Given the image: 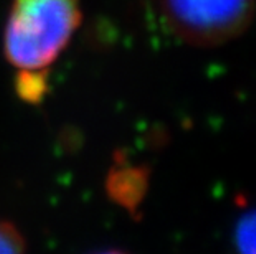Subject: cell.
Instances as JSON below:
<instances>
[{"label":"cell","mask_w":256,"mask_h":254,"mask_svg":"<svg viewBox=\"0 0 256 254\" xmlns=\"http://www.w3.org/2000/svg\"><path fill=\"white\" fill-rule=\"evenodd\" d=\"M83 18L81 0H12L4 51L17 71L46 73Z\"/></svg>","instance_id":"obj_1"},{"label":"cell","mask_w":256,"mask_h":254,"mask_svg":"<svg viewBox=\"0 0 256 254\" xmlns=\"http://www.w3.org/2000/svg\"><path fill=\"white\" fill-rule=\"evenodd\" d=\"M168 28L197 48H215L240 38L252 26L256 0H159Z\"/></svg>","instance_id":"obj_2"},{"label":"cell","mask_w":256,"mask_h":254,"mask_svg":"<svg viewBox=\"0 0 256 254\" xmlns=\"http://www.w3.org/2000/svg\"><path fill=\"white\" fill-rule=\"evenodd\" d=\"M149 174L142 167H122L111 172L108 178V192L114 202L136 213L147 190Z\"/></svg>","instance_id":"obj_3"},{"label":"cell","mask_w":256,"mask_h":254,"mask_svg":"<svg viewBox=\"0 0 256 254\" xmlns=\"http://www.w3.org/2000/svg\"><path fill=\"white\" fill-rule=\"evenodd\" d=\"M46 73H28L18 71L17 74V91L22 99L28 102H40L46 94Z\"/></svg>","instance_id":"obj_4"},{"label":"cell","mask_w":256,"mask_h":254,"mask_svg":"<svg viewBox=\"0 0 256 254\" xmlns=\"http://www.w3.org/2000/svg\"><path fill=\"white\" fill-rule=\"evenodd\" d=\"M235 241L242 253L256 254V210L246 213L238 221Z\"/></svg>","instance_id":"obj_5"},{"label":"cell","mask_w":256,"mask_h":254,"mask_svg":"<svg viewBox=\"0 0 256 254\" xmlns=\"http://www.w3.org/2000/svg\"><path fill=\"white\" fill-rule=\"evenodd\" d=\"M26 251V238L12 221L0 220V253L18 254Z\"/></svg>","instance_id":"obj_6"}]
</instances>
